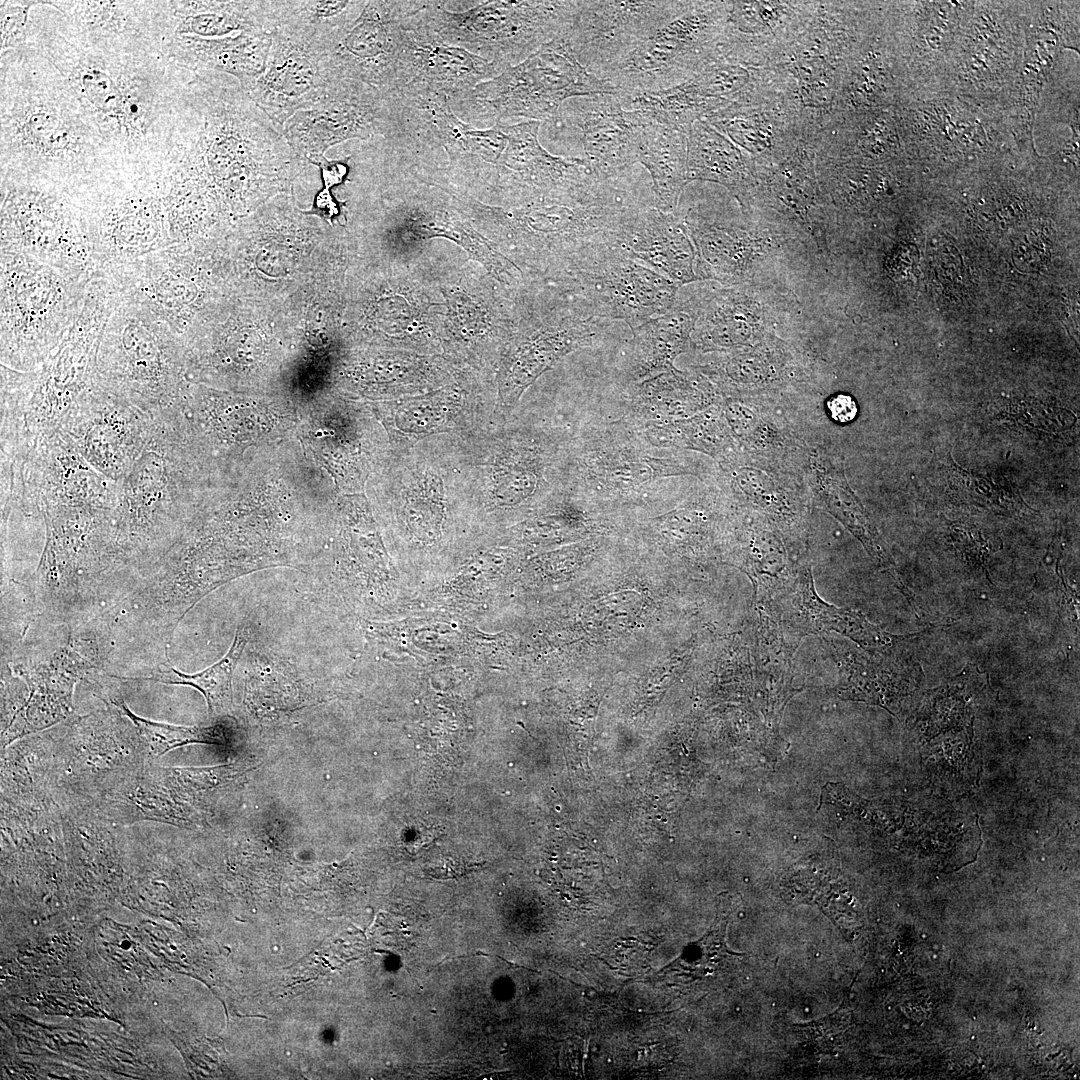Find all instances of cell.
Masks as SVG:
<instances>
[{"label": "cell", "mask_w": 1080, "mask_h": 1080, "mask_svg": "<svg viewBox=\"0 0 1080 1080\" xmlns=\"http://www.w3.org/2000/svg\"><path fill=\"white\" fill-rule=\"evenodd\" d=\"M268 1H162L164 36L224 40L273 32ZM163 39V38H162Z\"/></svg>", "instance_id": "obj_20"}, {"label": "cell", "mask_w": 1080, "mask_h": 1080, "mask_svg": "<svg viewBox=\"0 0 1080 1080\" xmlns=\"http://www.w3.org/2000/svg\"><path fill=\"white\" fill-rule=\"evenodd\" d=\"M76 31L98 38L151 37L162 41L161 1H45Z\"/></svg>", "instance_id": "obj_23"}, {"label": "cell", "mask_w": 1080, "mask_h": 1080, "mask_svg": "<svg viewBox=\"0 0 1080 1080\" xmlns=\"http://www.w3.org/2000/svg\"><path fill=\"white\" fill-rule=\"evenodd\" d=\"M571 436L549 423L496 419L456 444L463 496L502 510L541 508L565 488Z\"/></svg>", "instance_id": "obj_5"}, {"label": "cell", "mask_w": 1080, "mask_h": 1080, "mask_svg": "<svg viewBox=\"0 0 1080 1080\" xmlns=\"http://www.w3.org/2000/svg\"><path fill=\"white\" fill-rule=\"evenodd\" d=\"M692 5L688 1H580L565 37L578 62L600 78Z\"/></svg>", "instance_id": "obj_12"}, {"label": "cell", "mask_w": 1080, "mask_h": 1080, "mask_svg": "<svg viewBox=\"0 0 1080 1080\" xmlns=\"http://www.w3.org/2000/svg\"><path fill=\"white\" fill-rule=\"evenodd\" d=\"M696 319L695 306L675 302L664 314L632 329L620 374L624 389L675 368V359L689 347Z\"/></svg>", "instance_id": "obj_21"}, {"label": "cell", "mask_w": 1080, "mask_h": 1080, "mask_svg": "<svg viewBox=\"0 0 1080 1080\" xmlns=\"http://www.w3.org/2000/svg\"><path fill=\"white\" fill-rule=\"evenodd\" d=\"M576 131L585 159L604 178L628 173L638 162L642 115L623 108L614 94L575 97L561 106L556 118Z\"/></svg>", "instance_id": "obj_17"}, {"label": "cell", "mask_w": 1080, "mask_h": 1080, "mask_svg": "<svg viewBox=\"0 0 1080 1080\" xmlns=\"http://www.w3.org/2000/svg\"><path fill=\"white\" fill-rule=\"evenodd\" d=\"M643 119L638 162L650 174L653 205L663 212L675 213L688 183L686 132Z\"/></svg>", "instance_id": "obj_25"}, {"label": "cell", "mask_w": 1080, "mask_h": 1080, "mask_svg": "<svg viewBox=\"0 0 1080 1080\" xmlns=\"http://www.w3.org/2000/svg\"><path fill=\"white\" fill-rule=\"evenodd\" d=\"M618 98L624 109L639 112L647 121L685 132L700 115L722 104L705 97L692 79L667 89Z\"/></svg>", "instance_id": "obj_30"}, {"label": "cell", "mask_w": 1080, "mask_h": 1080, "mask_svg": "<svg viewBox=\"0 0 1080 1080\" xmlns=\"http://www.w3.org/2000/svg\"><path fill=\"white\" fill-rule=\"evenodd\" d=\"M500 416L497 404H485L453 384L396 404L388 424L405 451L427 438L465 440Z\"/></svg>", "instance_id": "obj_18"}, {"label": "cell", "mask_w": 1080, "mask_h": 1080, "mask_svg": "<svg viewBox=\"0 0 1080 1080\" xmlns=\"http://www.w3.org/2000/svg\"><path fill=\"white\" fill-rule=\"evenodd\" d=\"M38 4L39 1L0 2V54L26 45L30 13Z\"/></svg>", "instance_id": "obj_34"}, {"label": "cell", "mask_w": 1080, "mask_h": 1080, "mask_svg": "<svg viewBox=\"0 0 1080 1080\" xmlns=\"http://www.w3.org/2000/svg\"><path fill=\"white\" fill-rule=\"evenodd\" d=\"M407 225L418 237H445L468 251L473 258L508 284H519L521 272L507 258L496 251L490 243L453 209L440 203H424L413 207Z\"/></svg>", "instance_id": "obj_27"}, {"label": "cell", "mask_w": 1080, "mask_h": 1080, "mask_svg": "<svg viewBox=\"0 0 1080 1080\" xmlns=\"http://www.w3.org/2000/svg\"><path fill=\"white\" fill-rule=\"evenodd\" d=\"M685 221L654 205L643 207L622 233L619 246L623 252L678 287L697 280L693 263L694 248Z\"/></svg>", "instance_id": "obj_19"}, {"label": "cell", "mask_w": 1080, "mask_h": 1080, "mask_svg": "<svg viewBox=\"0 0 1080 1080\" xmlns=\"http://www.w3.org/2000/svg\"><path fill=\"white\" fill-rule=\"evenodd\" d=\"M827 409L832 419L839 423L852 421L858 412L857 405L852 397L838 394L827 401Z\"/></svg>", "instance_id": "obj_36"}, {"label": "cell", "mask_w": 1080, "mask_h": 1080, "mask_svg": "<svg viewBox=\"0 0 1080 1080\" xmlns=\"http://www.w3.org/2000/svg\"><path fill=\"white\" fill-rule=\"evenodd\" d=\"M415 14L408 23L394 85V93L403 100L443 97L455 110L477 85L504 70L464 48L436 39L417 22Z\"/></svg>", "instance_id": "obj_14"}, {"label": "cell", "mask_w": 1080, "mask_h": 1080, "mask_svg": "<svg viewBox=\"0 0 1080 1080\" xmlns=\"http://www.w3.org/2000/svg\"><path fill=\"white\" fill-rule=\"evenodd\" d=\"M307 161L235 77L194 72L181 101L168 166L167 200L179 214L241 206Z\"/></svg>", "instance_id": "obj_2"}, {"label": "cell", "mask_w": 1080, "mask_h": 1080, "mask_svg": "<svg viewBox=\"0 0 1080 1080\" xmlns=\"http://www.w3.org/2000/svg\"><path fill=\"white\" fill-rule=\"evenodd\" d=\"M810 576L803 575L800 578L798 592L799 606L812 627L835 630L868 647H887L892 644L893 636L873 626L863 616L823 602L817 596Z\"/></svg>", "instance_id": "obj_32"}, {"label": "cell", "mask_w": 1080, "mask_h": 1080, "mask_svg": "<svg viewBox=\"0 0 1080 1080\" xmlns=\"http://www.w3.org/2000/svg\"><path fill=\"white\" fill-rule=\"evenodd\" d=\"M725 12L722 3L692 2L600 79L618 97L667 89L692 79L712 60L710 52L724 26Z\"/></svg>", "instance_id": "obj_10"}, {"label": "cell", "mask_w": 1080, "mask_h": 1080, "mask_svg": "<svg viewBox=\"0 0 1080 1080\" xmlns=\"http://www.w3.org/2000/svg\"><path fill=\"white\" fill-rule=\"evenodd\" d=\"M703 473L685 453L646 442L622 416L572 434L565 488L600 509L640 503L657 495L666 479Z\"/></svg>", "instance_id": "obj_6"}, {"label": "cell", "mask_w": 1080, "mask_h": 1080, "mask_svg": "<svg viewBox=\"0 0 1080 1080\" xmlns=\"http://www.w3.org/2000/svg\"><path fill=\"white\" fill-rule=\"evenodd\" d=\"M579 7L580 1L494 0L454 11L446 1H424L415 19L436 39L505 69L565 35Z\"/></svg>", "instance_id": "obj_7"}, {"label": "cell", "mask_w": 1080, "mask_h": 1080, "mask_svg": "<svg viewBox=\"0 0 1080 1080\" xmlns=\"http://www.w3.org/2000/svg\"><path fill=\"white\" fill-rule=\"evenodd\" d=\"M282 133L301 158L317 165L329 148L351 139L404 142L406 113L397 94L334 77L323 96L295 113Z\"/></svg>", "instance_id": "obj_9"}, {"label": "cell", "mask_w": 1080, "mask_h": 1080, "mask_svg": "<svg viewBox=\"0 0 1080 1080\" xmlns=\"http://www.w3.org/2000/svg\"><path fill=\"white\" fill-rule=\"evenodd\" d=\"M366 1H269L274 28L310 42L324 55Z\"/></svg>", "instance_id": "obj_26"}, {"label": "cell", "mask_w": 1080, "mask_h": 1080, "mask_svg": "<svg viewBox=\"0 0 1080 1080\" xmlns=\"http://www.w3.org/2000/svg\"><path fill=\"white\" fill-rule=\"evenodd\" d=\"M35 263L24 270L21 266L20 275L11 273L10 284L2 286V309L10 308V312L2 313V316L10 314V319L2 322V327L9 326L21 332L40 330L45 325L51 327L55 322L52 316L57 314L65 316L69 313L60 312V309L68 310L67 306L75 303H67L73 297L67 295L68 290L62 278L53 269L44 270V265L35 269Z\"/></svg>", "instance_id": "obj_24"}, {"label": "cell", "mask_w": 1080, "mask_h": 1080, "mask_svg": "<svg viewBox=\"0 0 1080 1080\" xmlns=\"http://www.w3.org/2000/svg\"><path fill=\"white\" fill-rule=\"evenodd\" d=\"M602 319L572 306L562 315L529 327L517 335L504 354L498 373L497 405L508 417L525 390L570 353L592 347L605 335Z\"/></svg>", "instance_id": "obj_15"}, {"label": "cell", "mask_w": 1080, "mask_h": 1080, "mask_svg": "<svg viewBox=\"0 0 1080 1080\" xmlns=\"http://www.w3.org/2000/svg\"><path fill=\"white\" fill-rule=\"evenodd\" d=\"M633 426L642 438L654 447L693 449L716 456L722 453L727 445L725 429L714 410L667 423Z\"/></svg>", "instance_id": "obj_31"}, {"label": "cell", "mask_w": 1080, "mask_h": 1080, "mask_svg": "<svg viewBox=\"0 0 1080 1080\" xmlns=\"http://www.w3.org/2000/svg\"><path fill=\"white\" fill-rule=\"evenodd\" d=\"M27 43L64 78L115 175L167 173L182 97L194 72L174 63L160 40L88 36L39 1L30 13Z\"/></svg>", "instance_id": "obj_1"}, {"label": "cell", "mask_w": 1080, "mask_h": 1080, "mask_svg": "<svg viewBox=\"0 0 1080 1080\" xmlns=\"http://www.w3.org/2000/svg\"><path fill=\"white\" fill-rule=\"evenodd\" d=\"M0 124L1 180L72 198L115 176L66 81L28 43L0 54Z\"/></svg>", "instance_id": "obj_3"}, {"label": "cell", "mask_w": 1080, "mask_h": 1080, "mask_svg": "<svg viewBox=\"0 0 1080 1080\" xmlns=\"http://www.w3.org/2000/svg\"><path fill=\"white\" fill-rule=\"evenodd\" d=\"M333 78L322 52L310 42L274 28L265 68L241 85L282 129L295 113L320 99Z\"/></svg>", "instance_id": "obj_16"}, {"label": "cell", "mask_w": 1080, "mask_h": 1080, "mask_svg": "<svg viewBox=\"0 0 1080 1080\" xmlns=\"http://www.w3.org/2000/svg\"><path fill=\"white\" fill-rule=\"evenodd\" d=\"M423 1H366L325 53L333 76L394 93L408 23Z\"/></svg>", "instance_id": "obj_13"}, {"label": "cell", "mask_w": 1080, "mask_h": 1080, "mask_svg": "<svg viewBox=\"0 0 1080 1080\" xmlns=\"http://www.w3.org/2000/svg\"><path fill=\"white\" fill-rule=\"evenodd\" d=\"M570 304L586 316L620 320L634 329L668 311L678 286L667 277L612 246L568 270Z\"/></svg>", "instance_id": "obj_11"}, {"label": "cell", "mask_w": 1080, "mask_h": 1080, "mask_svg": "<svg viewBox=\"0 0 1080 1080\" xmlns=\"http://www.w3.org/2000/svg\"><path fill=\"white\" fill-rule=\"evenodd\" d=\"M594 94L616 93L578 62L563 35L477 85L454 112L461 119L493 123L510 118L553 121L567 100Z\"/></svg>", "instance_id": "obj_8"}, {"label": "cell", "mask_w": 1080, "mask_h": 1080, "mask_svg": "<svg viewBox=\"0 0 1080 1080\" xmlns=\"http://www.w3.org/2000/svg\"><path fill=\"white\" fill-rule=\"evenodd\" d=\"M110 702L135 726L136 731L147 747L149 755L159 757L180 746L201 743L219 744L213 728L186 727L155 722L134 714L121 698L110 697Z\"/></svg>", "instance_id": "obj_33"}, {"label": "cell", "mask_w": 1080, "mask_h": 1080, "mask_svg": "<svg viewBox=\"0 0 1080 1080\" xmlns=\"http://www.w3.org/2000/svg\"><path fill=\"white\" fill-rule=\"evenodd\" d=\"M744 163L738 149L706 122L697 120L688 130L687 177L718 182L735 190L741 185Z\"/></svg>", "instance_id": "obj_29"}, {"label": "cell", "mask_w": 1080, "mask_h": 1080, "mask_svg": "<svg viewBox=\"0 0 1080 1080\" xmlns=\"http://www.w3.org/2000/svg\"><path fill=\"white\" fill-rule=\"evenodd\" d=\"M250 638L247 625L241 624L227 653L215 664L195 674H185L168 663L161 664L150 677L124 678L145 680L163 684L194 687L204 696L210 716H222L232 711V678L237 663Z\"/></svg>", "instance_id": "obj_28"}, {"label": "cell", "mask_w": 1080, "mask_h": 1080, "mask_svg": "<svg viewBox=\"0 0 1080 1080\" xmlns=\"http://www.w3.org/2000/svg\"><path fill=\"white\" fill-rule=\"evenodd\" d=\"M629 179V172L615 178H594L509 208H493L467 198L464 209L504 228L537 258L554 262L565 273L590 256L619 245L638 211L653 205L630 189Z\"/></svg>", "instance_id": "obj_4"}, {"label": "cell", "mask_w": 1080, "mask_h": 1080, "mask_svg": "<svg viewBox=\"0 0 1080 1080\" xmlns=\"http://www.w3.org/2000/svg\"><path fill=\"white\" fill-rule=\"evenodd\" d=\"M350 159V155L338 159L325 157L317 164L321 169L324 187L317 194L313 208L309 212L310 214H315L328 223H331L339 215V207L334 201L330 189L344 181L349 170L348 163Z\"/></svg>", "instance_id": "obj_35"}, {"label": "cell", "mask_w": 1080, "mask_h": 1080, "mask_svg": "<svg viewBox=\"0 0 1080 1080\" xmlns=\"http://www.w3.org/2000/svg\"><path fill=\"white\" fill-rule=\"evenodd\" d=\"M624 390L623 417L635 426L686 419L711 399L702 380L676 368Z\"/></svg>", "instance_id": "obj_22"}]
</instances>
